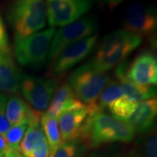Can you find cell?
Here are the masks:
<instances>
[{
    "mask_svg": "<svg viewBox=\"0 0 157 157\" xmlns=\"http://www.w3.org/2000/svg\"><path fill=\"white\" fill-rule=\"evenodd\" d=\"M135 131L125 120L106 112H89L78 140L89 147H95L114 141L130 142Z\"/></svg>",
    "mask_w": 157,
    "mask_h": 157,
    "instance_id": "6da1fadb",
    "label": "cell"
},
{
    "mask_svg": "<svg viewBox=\"0 0 157 157\" xmlns=\"http://www.w3.org/2000/svg\"><path fill=\"white\" fill-rule=\"evenodd\" d=\"M141 42V36L126 30L113 32L103 38L96 54L89 62L96 70L106 73L125 61Z\"/></svg>",
    "mask_w": 157,
    "mask_h": 157,
    "instance_id": "7a4b0ae2",
    "label": "cell"
},
{
    "mask_svg": "<svg viewBox=\"0 0 157 157\" xmlns=\"http://www.w3.org/2000/svg\"><path fill=\"white\" fill-rule=\"evenodd\" d=\"M14 37H26L38 33L47 21L45 0H11L6 14Z\"/></svg>",
    "mask_w": 157,
    "mask_h": 157,
    "instance_id": "3957f363",
    "label": "cell"
},
{
    "mask_svg": "<svg viewBox=\"0 0 157 157\" xmlns=\"http://www.w3.org/2000/svg\"><path fill=\"white\" fill-rule=\"evenodd\" d=\"M56 29L51 27L26 37H14V54L23 67H41L48 59L51 43Z\"/></svg>",
    "mask_w": 157,
    "mask_h": 157,
    "instance_id": "277c9868",
    "label": "cell"
},
{
    "mask_svg": "<svg viewBox=\"0 0 157 157\" xmlns=\"http://www.w3.org/2000/svg\"><path fill=\"white\" fill-rule=\"evenodd\" d=\"M110 79L108 74L96 70L88 62L69 75L67 84L79 101L86 107H93Z\"/></svg>",
    "mask_w": 157,
    "mask_h": 157,
    "instance_id": "5b68a950",
    "label": "cell"
},
{
    "mask_svg": "<svg viewBox=\"0 0 157 157\" xmlns=\"http://www.w3.org/2000/svg\"><path fill=\"white\" fill-rule=\"evenodd\" d=\"M97 22L93 17H84L55 32L51 43L48 60L52 62L66 46L95 33Z\"/></svg>",
    "mask_w": 157,
    "mask_h": 157,
    "instance_id": "8992f818",
    "label": "cell"
},
{
    "mask_svg": "<svg viewBox=\"0 0 157 157\" xmlns=\"http://www.w3.org/2000/svg\"><path fill=\"white\" fill-rule=\"evenodd\" d=\"M46 17L51 27H63L88 12L92 0H45Z\"/></svg>",
    "mask_w": 157,
    "mask_h": 157,
    "instance_id": "52a82bcc",
    "label": "cell"
},
{
    "mask_svg": "<svg viewBox=\"0 0 157 157\" xmlns=\"http://www.w3.org/2000/svg\"><path fill=\"white\" fill-rule=\"evenodd\" d=\"M56 87L53 78L24 75L19 89L32 107L39 112L48 107Z\"/></svg>",
    "mask_w": 157,
    "mask_h": 157,
    "instance_id": "ba28073f",
    "label": "cell"
},
{
    "mask_svg": "<svg viewBox=\"0 0 157 157\" xmlns=\"http://www.w3.org/2000/svg\"><path fill=\"white\" fill-rule=\"evenodd\" d=\"M98 44V35L94 34L66 46L52 61V72L61 74L69 71L79 62L83 61L95 49Z\"/></svg>",
    "mask_w": 157,
    "mask_h": 157,
    "instance_id": "9c48e42d",
    "label": "cell"
},
{
    "mask_svg": "<svg viewBox=\"0 0 157 157\" xmlns=\"http://www.w3.org/2000/svg\"><path fill=\"white\" fill-rule=\"evenodd\" d=\"M125 30L140 35H153L156 31L157 15L154 6L134 3L128 6L124 17Z\"/></svg>",
    "mask_w": 157,
    "mask_h": 157,
    "instance_id": "30bf717a",
    "label": "cell"
},
{
    "mask_svg": "<svg viewBox=\"0 0 157 157\" xmlns=\"http://www.w3.org/2000/svg\"><path fill=\"white\" fill-rule=\"evenodd\" d=\"M129 80L140 86H154L157 83L156 57L151 51H143L127 69Z\"/></svg>",
    "mask_w": 157,
    "mask_h": 157,
    "instance_id": "8fae6325",
    "label": "cell"
},
{
    "mask_svg": "<svg viewBox=\"0 0 157 157\" xmlns=\"http://www.w3.org/2000/svg\"><path fill=\"white\" fill-rule=\"evenodd\" d=\"M157 115V100L151 98L137 103L136 108L126 121L135 133L147 134L154 129Z\"/></svg>",
    "mask_w": 157,
    "mask_h": 157,
    "instance_id": "7c38bea8",
    "label": "cell"
},
{
    "mask_svg": "<svg viewBox=\"0 0 157 157\" xmlns=\"http://www.w3.org/2000/svg\"><path fill=\"white\" fill-rule=\"evenodd\" d=\"M23 76L11 50L0 52V92L17 93L20 88Z\"/></svg>",
    "mask_w": 157,
    "mask_h": 157,
    "instance_id": "4fadbf2b",
    "label": "cell"
},
{
    "mask_svg": "<svg viewBox=\"0 0 157 157\" xmlns=\"http://www.w3.org/2000/svg\"><path fill=\"white\" fill-rule=\"evenodd\" d=\"M86 107L84 103L76 97L70 86L67 83H64L54 94L45 114L57 119L63 113Z\"/></svg>",
    "mask_w": 157,
    "mask_h": 157,
    "instance_id": "5bb4252c",
    "label": "cell"
},
{
    "mask_svg": "<svg viewBox=\"0 0 157 157\" xmlns=\"http://www.w3.org/2000/svg\"><path fill=\"white\" fill-rule=\"evenodd\" d=\"M128 66V62L125 60L119 64L115 69V76L120 81L119 84L123 90L124 95L136 103L154 98L156 94V89L154 86H140L127 78L126 73Z\"/></svg>",
    "mask_w": 157,
    "mask_h": 157,
    "instance_id": "9a60e30c",
    "label": "cell"
},
{
    "mask_svg": "<svg viewBox=\"0 0 157 157\" xmlns=\"http://www.w3.org/2000/svg\"><path fill=\"white\" fill-rule=\"evenodd\" d=\"M6 116L11 126L21 122L32 123L40 122L41 113L34 110L17 96H11L8 101L6 100Z\"/></svg>",
    "mask_w": 157,
    "mask_h": 157,
    "instance_id": "2e32d148",
    "label": "cell"
},
{
    "mask_svg": "<svg viewBox=\"0 0 157 157\" xmlns=\"http://www.w3.org/2000/svg\"><path fill=\"white\" fill-rule=\"evenodd\" d=\"M87 115L88 109L86 107L63 113L58 117L62 141L78 140Z\"/></svg>",
    "mask_w": 157,
    "mask_h": 157,
    "instance_id": "e0dca14e",
    "label": "cell"
},
{
    "mask_svg": "<svg viewBox=\"0 0 157 157\" xmlns=\"http://www.w3.org/2000/svg\"><path fill=\"white\" fill-rule=\"evenodd\" d=\"M45 139L46 138L43 129L40 127V122L30 124L19 144L18 151L22 155L27 157L35 146Z\"/></svg>",
    "mask_w": 157,
    "mask_h": 157,
    "instance_id": "ac0fdd59",
    "label": "cell"
},
{
    "mask_svg": "<svg viewBox=\"0 0 157 157\" xmlns=\"http://www.w3.org/2000/svg\"><path fill=\"white\" fill-rule=\"evenodd\" d=\"M40 124L49 145L50 155L54 154L62 142L58 119L49 117L44 113L40 118Z\"/></svg>",
    "mask_w": 157,
    "mask_h": 157,
    "instance_id": "d6986e66",
    "label": "cell"
},
{
    "mask_svg": "<svg viewBox=\"0 0 157 157\" xmlns=\"http://www.w3.org/2000/svg\"><path fill=\"white\" fill-rule=\"evenodd\" d=\"M123 90L121 88V85L119 84L116 80L110 79V81L107 83L106 87L101 92V95L99 96L97 102L94 106L97 111L105 112L106 109L112 105L114 101L123 96Z\"/></svg>",
    "mask_w": 157,
    "mask_h": 157,
    "instance_id": "ffe728a7",
    "label": "cell"
},
{
    "mask_svg": "<svg viewBox=\"0 0 157 157\" xmlns=\"http://www.w3.org/2000/svg\"><path fill=\"white\" fill-rule=\"evenodd\" d=\"M87 147L78 140L62 141L53 157H84Z\"/></svg>",
    "mask_w": 157,
    "mask_h": 157,
    "instance_id": "44dd1931",
    "label": "cell"
},
{
    "mask_svg": "<svg viewBox=\"0 0 157 157\" xmlns=\"http://www.w3.org/2000/svg\"><path fill=\"white\" fill-rule=\"evenodd\" d=\"M136 106H137L136 102L129 100L128 98L123 95L114 101L112 105L108 107V109L112 113V114L114 117L126 121L134 113Z\"/></svg>",
    "mask_w": 157,
    "mask_h": 157,
    "instance_id": "7402d4cb",
    "label": "cell"
},
{
    "mask_svg": "<svg viewBox=\"0 0 157 157\" xmlns=\"http://www.w3.org/2000/svg\"><path fill=\"white\" fill-rule=\"evenodd\" d=\"M28 126L29 124L26 122H21V123L13 125L7 131V133L4 137L11 150L13 151L18 150L19 144L22 140Z\"/></svg>",
    "mask_w": 157,
    "mask_h": 157,
    "instance_id": "603a6c76",
    "label": "cell"
},
{
    "mask_svg": "<svg viewBox=\"0 0 157 157\" xmlns=\"http://www.w3.org/2000/svg\"><path fill=\"white\" fill-rule=\"evenodd\" d=\"M143 152L145 157H157V136L153 130L144 142Z\"/></svg>",
    "mask_w": 157,
    "mask_h": 157,
    "instance_id": "cb8c5ba5",
    "label": "cell"
},
{
    "mask_svg": "<svg viewBox=\"0 0 157 157\" xmlns=\"http://www.w3.org/2000/svg\"><path fill=\"white\" fill-rule=\"evenodd\" d=\"M50 149L46 139L38 143L27 157H49Z\"/></svg>",
    "mask_w": 157,
    "mask_h": 157,
    "instance_id": "d4e9b609",
    "label": "cell"
},
{
    "mask_svg": "<svg viewBox=\"0 0 157 157\" xmlns=\"http://www.w3.org/2000/svg\"><path fill=\"white\" fill-rule=\"evenodd\" d=\"M10 51L9 39L6 32V25L3 20V17L0 14V52Z\"/></svg>",
    "mask_w": 157,
    "mask_h": 157,
    "instance_id": "484cf974",
    "label": "cell"
},
{
    "mask_svg": "<svg viewBox=\"0 0 157 157\" xmlns=\"http://www.w3.org/2000/svg\"><path fill=\"white\" fill-rule=\"evenodd\" d=\"M5 108H6V104L3 107L0 108V135L5 136L7 131L11 128V124L9 123L8 120L6 116V112H5Z\"/></svg>",
    "mask_w": 157,
    "mask_h": 157,
    "instance_id": "4316f807",
    "label": "cell"
},
{
    "mask_svg": "<svg viewBox=\"0 0 157 157\" xmlns=\"http://www.w3.org/2000/svg\"><path fill=\"white\" fill-rule=\"evenodd\" d=\"M10 151H11V148L8 146L5 137L0 135V153L5 157Z\"/></svg>",
    "mask_w": 157,
    "mask_h": 157,
    "instance_id": "83f0119b",
    "label": "cell"
},
{
    "mask_svg": "<svg viewBox=\"0 0 157 157\" xmlns=\"http://www.w3.org/2000/svg\"><path fill=\"white\" fill-rule=\"evenodd\" d=\"M125 0H106L107 4L109 6V8H114L120 4H121Z\"/></svg>",
    "mask_w": 157,
    "mask_h": 157,
    "instance_id": "f1b7e54d",
    "label": "cell"
},
{
    "mask_svg": "<svg viewBox=\"0 0 157 157\" xmlns=\"http://www.w3.org/2000/svg\"><path fill=\"white\" fill-rule=\"evenodd\" d=\"M6 99H7V98H6V95L0 94V108L3 107V106L6 103Z\"/></svg>",
    "mask_w": 157,
    "mask_h": 157,
    "instance_id": "f546056e",
    "label": "cell"
},
{
    "mask_svg": "<svg viewBox=\"0 0 157 157\" xmlns=\"http://www.w3.org/2000/svg\"><path fill=\"white\" fill-rule=\"evenodd\" d=\"M89 157H107V155H105L104 154H99V153H94L92 155H90Z\"/></svg>",
    "mask_w": 157,
    "mask_h": 157,
    "instance_id": "4dcf8cb0",
    "label": "cell"
},
{
    "mask_svg": "<svg viewBox=\"0 0 157 157\" xmlns=\"http://www.w3.org/2000/svg\"><path fill=\"white\" fill-rule=\"evenodd\" d=\"M124 157H140L139 155H133V154H130V155H125Z\"/></svg>",
    "mask_w": 157,
    "mask_h": 157,
    "instance_id": "1f68e13d",
    "label": "cell"
},
{
    "mask_svg": "<svg viewBox=\"0 0 157 157\" xmlns=\"http://www.w3.org/2000/svg\"><path fill=\"white\" fill-rule=\"evenodd\" d=\"M12 157H25V156H24V155H21V154L18 152V153H17V154H15V155H13Z\"/></svg>",
    "mask_w": 157,
    "mask_h": 157,
    "instance_id": "d6a6232c",
    "label": "cell"
},
{
    "mask_svg": "<svg viewBox=\"0 0 157 157\" xmlns=\"http://www.w3.org/2000/svg\"><path fill=\"white\" fill-rule=\"evenodd\" d=\"M53 155H54V154H52V155H50V156L49 157H53Z\"/></svg>",
    "mask_w": 157,
    "mask_h": 157,
    "instance_id": "836d02e7",
    "label": "cell"
},
{
    "mask_svg": "<svg viewBox=\"0 0 157 157\" xmlns=\"http://www.w3.org/2000/svg\"><path fill=\"white\" fill-rule=\"evenodd\" d=\"M0 157H4V155H2L1 153H0Z\"/></svg>",
    "mask_w": 157,
    "mask_h": 157,
    "instance_id": "e575fe53",
    "label": "cell"
}]
</instances>
